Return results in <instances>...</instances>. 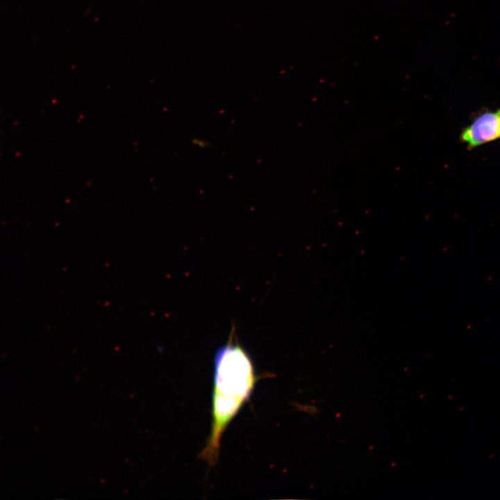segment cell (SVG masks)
Instances as JSON below:
<instances>
[{"instance_id": "6da1fadb", "label": "cell", "mask_w": 500, "mask_h": 500, "mask_svg": "<svg viewBox=\"0 0 500 500\" xmlns=\"http://www.w3.org/2000/svg\"><path fill=\"white\" fill-rule=\"evenodd\" d=\"M256 378L253 360L239 342L233 324L226 342L214 356L211 431L200 453L210 465L217 460L222 435L249 399Z\"/></svg>"}, {"instance_id": "7a4b0ae2", "label": "cell", "mask_w": 500, "mask_h": 500, "mask_svg": "<svg viewBox=\"0 0 500 500\" xmlns=\"http://www.w3.org/2000/svg\"><path fill=\"white\" fill-rule=\"evenodd\" d=\"M460 139L469 149L500 140V108L482 111L473 117Z\"/></svg>"}, {"instance_id": "3957f363", "label": "cell", "mask_w": 500, "mask_h": 500, "mask_svg": "<svg viewBox=\"0 0 500 500\" xmlns=\"http://www.w3.org/2000/svg\"><path fill=\"white\" fill-rule=\"evenodd\" d=\"M295 405H296L295 406L299 410H302L304 412H306V413L314 415V414H316L317 412H318V409L314 406H309V405L301 406V405H299L297 403H295Z\"/></svg>"}, {"instance_id": "277c9868", "label": "cell", "mask_w": 500, "mask_h": 500, "mask_svg": "<svg viewBox=\"0 0 500 500\" xmlns=\"http://www.w3.org/2000/svg\"><path fill=\"white\" fill-rule=\"evenodd\" d=\"M193 143L194 144L197 145L200 147H207L208 145V143L206 141L199 139L193 140Z\"/></svg>"}]
</instances>
